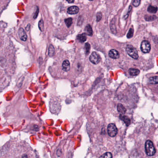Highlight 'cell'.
Here are the masks:
<instances>
[{
    "instance_id": "cell-4",
    "label": "cell",
    "mask_w": 158,
    "mask_h": 158,
    "mask_svg": "<svg viewBox=\"0 0 158 158\" xmlns=\"http://www.w3.org/2000/svg\"><path fill=\"white\" fill-rule=\"evenodd\" d=\"M141 49L143 53H149L151 50V45L150 43L147 40H143L141 43Z\"/></svg>"
},
{
    "instance_id": "cell-19",
    "label": "cell",
    "mask_w": 158,
    "mask_h": 158,
    "mask_svg": "<svg viewBox=\"0 0 158 158\" xmlns=\"http://www.w3.org/2000/svg\"><path fill=\"white\" fill-rule=\"evenodd\" d=\"M54 53V48L52 45H50L49 49H48V54L49 56H53Z\"/></svg>"
},
{
    "instance_id": "cell-12",
    "label": "cell",
    "mask_w": 158,
    "mask_h": 158,
    "mask_svg": "<svg viewBox=\"0 0 158 158\" xmlns=\"http://www.w3.org/2000/svg\"><path fill=\"white\" fill-rule=\"evenodd\" d=\"M129 73L131 76H137L139 74L140 71V70L137 69H134V68H130L129 69Z\"/></svg>"
},
{
    "instance_id": "cell-30",
    "label": "cell",
    "mask_w": 158,
    "mask_h": 158,
    "mask_svg": "<svg viewBox=\"0 0 158 158\" xmlns=\"http://www.w3.org/2000/svg\"><path fill=\"white\" fill-rule=\"evenodd\" d=\"M68 2L69 3H72V2H73L74 1H73V0H72V1H68Z\"/></svg>"
},
{
    "instance_id": "cell-17",
    "label": "cell",
    "mask_w": 158,
    "mask_h": 158,
    "mask_svg": "<svg viewBox=\"0 0 158 158\" xmlns=\"http://www.w3.org/2000/svg\"><path fill=\"white\" fill-rule=\"evenodd\" d=\"M145 20L146 21H152L157 19V17L155 15H149L148 14L146 15L144 17Z\"/></svg>"
},
{
    "instance_id": "cell-31",
    "label": "cell",
    "mask_w": 158,
    "mask_h": 158,
    "mask_svg": "<svg viewBox=\"0 0 158 158\" xmlns=\"http://www.w3.org/2000/svg\"></svg>"
},
{
    "instance_id": "cell-24",
    "label": "cell",
    "mask_w": 158,
    "mask_h": 158,
    "mask_svg": "<svg viewBox=\"0 0 158 158\" xmlns=\"http://www.w3.org/2000/svg\"><path fill=\"white\" fill-rule=\"evenodd\" d=\"M140 2H141L140 0H133V4L134 7H137L139 6V5L140 4Z\"/></svg>"
},
{
    "instance_id": "cell-11",
    "label": "cell",
    "mask_w": 158,
    "mask_h": 158,
    "mask_svg": "<svg viewBox=\"0 0 158 158\" xmlns=\"http://www.w3.org/2000/svg\"><path fill=\"white\" fill-rule=\"evenodd\" d=\"M117 111L119 113H120L121 115H123L126 112V108L124 107V106L121 104H119L117 105Z\"/></svg>"
},
{
    "instance_id": "cell-16",
    "label": "cell",
    "mask_w": 158,
    "mask_h": 158,
    "mask_svg": "<svg viewBox=\"0 0 158 158\" xmlns=\"http://www.w3.org/2000/svg\"><path fill=\"white\" fill-rule=\"evenodd\" d=\"M85 30L87 34L89 36H92L93 34L92 27L90 25H88L85 28Z\"/></svg>"
},
{
    "instance_id": "cell-2",
    "label": "cell",
    "mask_w": 158,
    "mask_h": 158,
    "mask_svg": "<svg viewBox=\"0 0 158 158\" xmlns=\"http://www.w3.org/2000/svg\"><path fill=\"white\" fill-rule=\"evenodd\" d=\"M126 51L128 54L132 58L137 59L139 58L137 50L130 45H128L126 48Z\"/></svg>"
},
{
    "instance_id": "cell-7",
    "label": "cell",
    "mask_w": 158,
    "mask_h": 158,
    "mask_svg": "<svg viewBox=\"0 0 158 158\" xmlns=\"http://www.w3.org/2000/svg\"><path fill=\"white\" fill-rule=\"evenodd\" d=\"M79 8L76 6H73L69 7L67 9L68 13L70 14H75L79 12Z\"/></svg>"
},
{
    "instance_id": "cell-6",
    "label": "cell",
    "mask_w": 158,
    "mask_h": 158,
    "mask_svg": "<svg viewBox=\"0 0 158 158\" xmlns=\"http://www.w3.org/2000/svg\"><path fill=\"white\" fill-rule=\"evenodd\" d=\"M18 33L21 40L23 41H26L27 40V35L25 30L22 28H20V29L19 30Z\"/></svg>"
},
{
    "instance_id": "cell-22",
    "label": "cell",
    "mask_w": 158,
    "mask_h": 158,
    "mask_svg": "<svg viewBox=\"0 0 158 158\" xmlns=\"http://www.w3.org/2000/svg\"><path fill=\"white\" fill-rule=\"evenodd\" d=\"M133 30L132 28H130V29L129 30V31L128 32L127 37L128 39H130L133 36Z\"/></svg>"
},
{
    "instance_id": "cell-21",
    "label": "cell",
    "mask_w": 158,
    "mask_h": 158,
    "mask_svg": "<svg viewBox=\"0 0 158 158\" xmlns=\"http://www.w3.org/2000/svg\"><path fill=\"white\" fill-rule=\"evenodd\" d=\"M84 48L85 50V53H86V54H88L89 53H90V48H91L90 44H89L88 43H86L85 44Z\"/></svg>"
},
{
    "instance_id": "cell-20",
    "label": "cell",
    "mask_w": 158,
    "mask_h": 158,
    "mask_svg": "<svg viewBox=\"0 0 158 158\" xmlns=\"http://www.w3.org/2000/svg\"><path fill=\"white\" fill-rule=\"evenodd\" d=\"M113 156L112 154L110 152H107L104 154L103 155H101L99 158H112Z\"/></svg>"
},
{
    "instance_id": "cell-8",
    "label": "cell",
    "mask_w": 158,
    "mask_h": 158,
    "mask_svg": "<svg viewBox=\"0 0 158 158\" xmlns=\"http://www.w3.org/2000/svg\"><path fill=\"white\" fill-rule=\"evenodd\" d=\"M108 55L110 58L113 59L118 58L120 55L118 52L115 49H111L108 53Z\"/></svg>"
},
{
    "instance_id": "cell-3",
    "label": "cell",
    "mask_w": 158,
    "mask_h": 158,
    "mask_svg": "<svg viewBox=\"0 0 158 158\" xmlns=\"http://www.w3.org/2000/svg\"><path fill=\"white\" fill-rule=\"evenodd\" d=\"M107 131L109 136L114 137L116 135L118 132V129L115 124L110 123L108 126Z\"/></svg>"
},
{
    "instance_id": "cell-28",
    "label": "cell",
    "mask_w": 158,
    "mask_h": 158,
    "mask_svg": "<svg viewBox=\"0 0 158 158\" xmlns=\"http://www.w3.org/2000/svg\"><path fill=\"white\" fill-rule=\"evenodd\" d=\"M28 158V157H27V156L26 155V154H25V155H23L22 156V158Z\"/></svg>"
},
{
    "instance_id": "cell-15",
    "label": "cell",
    "mask_w": 158,
    "mask_h": 158,
    "mask_svg": "<svg viewBox=\"0 0 158 158\" xmlns=\"http://www.w3.org/2000/svg\"><path fill=\"white\" fill-rule=\"evenodd\" d=\"M158 10V8L152 5H150L147 8V11L150 13H155Z\"/></svg>"
},
{
    "instance_id": "cell-5",
    "label": "cell",
    "mask_w": 158,
    "mask_h": 158,
    "mask_svg": "<svg viewBox=\"0 0 158 158\" xmlns=\"http://www.w3.org/2000/svg\"><path fill=\"white\" fill-rule=\"evenodd\" d=\"M101 60L100 55L96 52H94L91 53L90 57V61L94 64H97L99 63Z\"/></svg>"
},
{
    "instance_id": "cell-25",
    "label": "cell",
    "mask_w": 158,
    "mask_h": 158,
    "mask_svg": "<svg viewBox=\"0 0 158 158\" xmlns=\"http://www.w3.org/2000/svg\"><path fill=\"white\" fill-rule=\"evenodd\" d=\"M102 15V13H101L100 12H99L97 13L96 14V20H97V21H99L101 20Z\"/></svg>"
},
{
    "instance_id": "cell-1",
    "label": "cell",
    "mask_w": 158,
    "mask_h": 158,
    "mask_svg": "<svg viewBox=\"0 0 158 158\" xmlns=\"http://www.w3.org/2000/svg\"><path fill=\"white\" fill-rule=\"evenodd\" d=\"M145 152L147 155L152 156L156 153V149L153 142L150 140L146 141L145 145Z\"/></svg>"
},
{
    "instance_id": "cell-18",
    "label": "cell",
    "mask_w": 158,
    "mask_h": 158,
    "mask_svg": "<svg viewBox=\"0 0 158 158\" xmlns=\"http://www.w3.org/2000/svg\"><path fill=\"white\" fill-rule=\"evenodd\" d=\"M65 22L66 24V26L68 27H69L71 26V25L72 24V19L71 18H69L68 19H65Z\"/></svg>"
},
{
    "instance_id": "cell-29",
    "label": "cell",
    "mask_w": 158,
    "mask_h": 158,
    "mask_svg": "<svg viewBox=\"0 0 158 158\" xmlns=\"http://www.w3.org/2000/svg\"><path fill=\"white\" fill-rule=\"evenodd\" d=\"M29 25H28L26 27V29L27 31H28V30H29V29H28V28H29V27H30V26H29Z\"/></svg>"
},
{
    "instance_id": "cell-27",
    "label": "cell",
    "mask_w": 158,
    "mask_h": 158,
    "mask_svg": "<svg viewBox=\"0 0 158 158\" xmlns=\"http://www.w3.org/2000/svg\"><path fill=\"white\" fill-rule=\"evenodd\" d=\"M131 9H132V8H131V6H129V13H128H128H127V14L126 15V16H125L124 17V18H125V19H126L127 18V17L129 16V13L130 12V11H131Z\"/></svg>"
},
{
    "instance_id": "cell-10",
    "label": "cell",
    "mask_w": 158,
    "mask_h": 158,
    "mask_svg": "<svg viewBox=\"0 0 158 158\" xmlns=\"http://www.w3.org/2000/svg\"><path fill=\"white\" fill-rule=\"evenodd\" d=\"M70 64L68 60H65L62 64V69L65 71H68L70 70Z\"/></svg>"
},
{
    "instance_id": "cell-26",
    "label": "cell",
    "mask_w": 158,
    "mask_h": 158,
    "mask_svg": "<svg viewBox=\"0 0 158 158\" xmlns=\"http://www.w3.org/2000/svg\"><path fill=\"white\" fill-rule=\"evenodd\" d=\"M38 13H39V8H38V7H37L36 12V13H35V14H34V16H33V18H34V19H36V18H37V17L38 16Z\"/></svg>"
},
{
    "instance_id": "cell-13",
    "label": "cell",
    "mask_w": 158,
    "mask_h": 158,
    "mask_svg": "<svg viewBox=\"0 0 158 158\" xmlns=\"http://www.w3.org/2000/svg\"><path fill=\"white\" fill-rule=\"evenodd\" d=\"M148 83L152 84H158V76H154L148 79Z\"/></svg>"
},
{
    "instance_id": "cell-9",
    "label": "cell",
    "mask_w": 158,
    "mask_h": 158,
    "mask_svg": "<svg viewBox=\"0 0 158 158\" xmlns=\"http://www.w3.org/2000/svg\"><path fill=\"white\" fill-rule=\"evenodd\" d=\"M119 117L121 120L123 121V122L125 123L127 126H129V125L131 123V120L129 117L123 115H120Z\"/></svg>"
},
{
    "instance_id": "cell-23",
    "label": "cell",
    "mask_w": 158,
    "mask_h": 158,
    "mask_svg": "<svg viewBox=\"0 0 158 158\" xmlns=\"http://www.w3.org/2000/svg\"><path fill=\"white\" fill-rule=\"evenodd\" d=\"M39 27L40 28V30L41 31H43L44 28V22L42 20H40L39 21Z\"/></svg>"
},
{
    "instance_id": "cell-14",
    "label": "cell",
    "mask_w": 158,
    "mask_h": 158,
    "mask_svg": "<svg viewBox=\"0 0 158 158\" xmlns=\"http://www.w3.org/2000/svg\"><path fill=\"white\" fill-rule=\"evenodd\" d=\"M78 40L79 41L82 42V43L85 42L87 40L86 33H82V34L78 35Z\"/></svg>"
}]
</instances>
